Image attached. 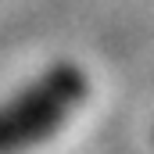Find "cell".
I'll list each match as a JSON object with an SVG mask.
<instances>
[{
    "label": "cell",
    "instance_id": "1",
    "mask_svg": "<svg viewBox=\"0 0 154 154\" xmlns=\"http://www.w3.org/2000/svg\"><path fill=\"white\" fill-rule=\"evenodd\" d=\"M90 79L72 61L50 65L39 79L0 104V154H18L50 140L86 100Z\"/></svg>",
    "mask_w": 154,
    "mask_h": 154
}]
</instances>
